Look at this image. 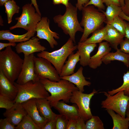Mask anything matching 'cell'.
<instances>
[{
  "instance_id": "obj_5",
  "label": "cell",
  "mask_w": 129,
  "mask_h": 129,
  "mask_svg": "<svg viewBox=\"0 0 129 129\" xmlns=\"http://www.w3.org/2000/svg\"><path fill=\"white\" fill-rule=\"evenodd\" d=\"M14 84L18 90L17 95L13 100L15 102L21 103L33 98H46L50 96L40 80L30 81L23 85L15 82Z\"/></svg>"
},
{
  "instance_id": "obj_2",
  "label": "cell",
  "mask_w": 129,
  "mask_h": 129,
  "mask_svg": "<svg viewBox=\"0 0 129 129\" xmlns=\"http://www.w3.org/2000/svg\"><path fill=\"white\" fill-rule=\"evenodd\" d=\"M81 11L82 16L80 23L84 27V31L79 42H83L90 34L101 28L106 18L103 13L95 8L93 5L83 6Z\"/></svg>"
},
{
  "instance_id": "obj_35",
  "label": "cell",
  "mask_w": 129,
  "mask_h": 129,
  "mask_svg": "<svg viewBox=\"0 0 129 129\" xmlns=\"http://www.w3.org/2000/svg\"><path fill=\"white\" fill-rule=\"evenodd\" d=\"M69 120L65 116L60 114H58L56 122V129H66Z\"/></svg>"
},
{
  "instance_id": "obj_37",
  "label": "cell",
  "mask_w": 129,
  "mask_h": 129,
  "mask_svg": "<svg viewBox=\"0 0 129 129\" xmlns=\"http://www.w3.org/2000/svg\"><path fill=\"white\" fill-rule=\"evenodd\" d=\"M0 129H16V126L12 124L5 118L0 119Z\"/></svg>"
},
{
  "instance_id": "obj_27",
  "label": "cell",
  "mask_w": 129,
  "mask_h": 129,
  "mask_svg": "<svg viewBox=\"0 0 129 129\" xmlns=\"http://www.w3.org/2000/svg\"><path fill=\"white\" fill-rule=\"evenodd\" d=\"M92 36L82 42L85 44L99 43L104 41L107 35L106 26L95 31Z\"/></svg>"
},
{
  "instance_id": "obj_53",
  "label": "cell",
  "mask_w": 129,
  "mask_h": 129,
  "mask_svg": "<svg viewBox=\"0 0 129 129\" xmlns=\"http://www.w3.org/2000/svg\"><path fill=\"white\" fill-rule=\"evenodd\" d=\"M126 115L127 116V117L129 120V110H126Z\"/></svg>"
},
{
  "instance_id": "obj_7",
  "label": "cell",
  "mask_w": 129,
  "mask_h": 129,
  "mask_svg": "<svg viewBox=\"0 0 129 129\" xmlns=\"http://www.w3.org/2000/svg\"><path fill=\"white\" fill-rule=\"evenodd\" d=\"M22 10L21 16L15 18L17 21V23L15 25L10 27V29L21 28L27 31L36 32V26L41 19V16L36 12L35 7L31 3L24 5Z\"/></svg>"
},
{
  "instance_id": "obj_13",
  "label": "cell",
  "mask_w": 129,
  "mask_h": 129,
  "mask_svg": "<svg viewBox=\"0 0 129 129\" xmlns=\"http://www.w3.org/2000/svg\"><path fill=\"white\" fill-rule=\"evenodd\" d=\"M39 39L35 37L18 44L15 47L16 52L19 54L22 53L24 56H27L35 52L45 51L46 48L40 44Z\"/></svg>"
},
{
  "instance_id": "obj_32",
  "label": "cell",
  "mask_w": 129,
  "mask_h": 129,
  "mask_svg": "<svg viewBox=\"0 0 129 129\" xmlns=\"http://www.w3.org/2000/svg\"><path fill=\"white\" fill-rule=\"evenodd\" d=\"M86 129H104L102 121L97 116H92L86 121Z\"/></svg>"
},
{
  "instance_id": "obj_51",
  "label": "cell",
  "mask_w": 129,
  "mask_h": 129,
  "mask_svg": "<svg viewBox=\"0 0 129 129\" xmlns=\"http://www.w3.org/2000/svg\"><path fill=\"white\" fill-rule=\"evenodd\" d=\"M10 0H0V5L2 6L4 5L5 3Z\"/></svg>"
},
{
  "instance_id": "obj_25",
  "label": "cell",
  "mask_w": 129,
  "mask_h": 129,
  "mask_svg": "<svg viewBox=\"0 0 129 129\" xmlns=\"http://www.w3.org/2000/svg\"><path fill=\"white\" fill-rule=\"evenodd\" d=\"M115 52H110L102 59V62L106 64L111 63V61L117 60L122 62L125 66L129 68V54L125 53L117 49Z\"/></svg>"
},
{
  "instance_id": "obj_1",
  "label": "cell",
  "mask_w": 129,
  "mask_h": 129,
  "mask_svg": "<svg viewBox=\"0 0 129 129\" xmlns=\"http://www.w3.org/2000/svg\"><path fill=\"white\" fill-rule=\"evenodd\" d=\"M40 81L50 93V96L46 98L51 102L62 100L65 103H69L73 92L79 90L74 84L63 79L57 82L51 81L46 79H41Z\"/></svg>"
},
{
  "instance_id": "obj_9",
  "label": "cell",
  "mask_w": 129,
  "mask_h": 129,
  "mask_svg": "<svg viewBox=\"0 0 129 129\" xmlns=\"http://www.w3.org/2000/svg\"><path fill=\"white\" fill-rule=\"evenodd\" d=\"M97 91L95 89L89 94L83 93L79 90L74 91L70 102L75 104L78 108L80 117L86 121L93 116L90 107L91 100Z\"/></svg>"
},
{
  "instance_id": "obj_20",
  "label": "cell",
  "mask_w": 129,
  "mask_h": 129,
  "mask_svg": "<svg viewBox=\"0 0 129 129\" xmlns=\"http://www.w3.org/2000/svg\"><path fill=\"white\" fill-rule=\"evenodd\" d=\"M107 35L104 40L108 42L110 46L116 50L118 46L124 40V36L110 24L106 23Z\"/></svg>"
},
{
  "instance_id": "obj_50",
  "label": "cell",
  "mask_w": 129,
  "mask_h": 129,
  "mask_svg": "<svg viewBox=\"0 0 129 129\" xmlns=\"http://www.w3.org/2000/svg\"><path fill=\"white\" fill-rule=\"evenodd\" d=\"M53 3L54 5L61 4V0H52Z\"/></svg>"
},
{
  "instance_id": "obj_16",
  "label": "cell",
  "mask_w": 129,
  "mask_h": 129,
  "mask_svg": "<svg viewBox=\"0 0 129 129\" xmlns=\"http://www.w3.org/2000/svg\"><path fill=\"white\" fill-rule=\"evenodd\" d=\"M27 114V113L21 103L15 102L11 108L6 110L3 113V115L8 119L12 124L16 126Z\"/></svg>"
},
{
  "instance_id": "obj_38",
  "label": "cell",
  "mask_w": 129,
  "mask_h": 129,
  "mask_svg": "<svg viewBox=\"0 0 129 129\" xmlns=\"http://www.w3.org/2000/svg\"><path fill=\"white\" fill-rule=\"evenodd\" d=\"M58 115L56 114L52 119L48 120L43 129H56V122Z\"/></svg>"
},
{
  "instance_id": "obj_46",
  "label": "cell",
  "mask_w": 129,
  "mask_h": 129,
  "mask_svg": "<svg viewBox=\"0 0 129 129\" xmlns=\"http://www.w3.org/2000/svg\"><path fill=\"white\" fill-rule=\"evenodd\" d=\"M125 27V34L124 37L129 39V22L124 21Z\"/></svg>"
},
{
  "instance_id": "obj_29",
  "label": "cell",
  "mask_w": 129,
  "mask_h": 129,
  "mask_svg": "<svg viewBox=\"0 0 129 129\" xmlns=\"http://www.w3.org/2000/svg\"><path fill=\"white\" fill-rule=\"evenodd\" d=\"M4 5L5 8V12L7 14L8 23L10 24L12 22L13 15L15 13H18L20 8L14 0H10L6 2Z\"/></svg>"
},
{
  "instance_id": "obj_40",
  "label": "cell",
  "mask_w": 129,
  "mask_h": 129,
  "mask_svg": "<svg viewBox=\"0 0 129 129\" xmlns=\"http://www.w3.org/2000/svg\"><path fill=\"white\" fill-rule=\"evenodd\" d=\"M77 121L76 129H86L85 122L79 116L76 119Z\"/></svg>"
},
{
  "instance_id": "obj_54",
  "label": "cell",
  "mask_w": 129,
  "mask_h": 129,
  "mask_svg": "<svg viewBox=\"0 0 129 129\" xmlns=\"http://www.w3.org/2000/svg\"><path fill=\"white\" fill-rule=\"evenodd\" d=\"M127 109L129 110V101L128 102V104Z\"/></svg>"
},
{
  "instance_id": "obj_11",
  "label": "cell",
  "mask_w": 129,
  "mask_h": 129,
  "mask_svg": "<svg viewBox=\"0 0 129 129\" xmlns=\"http://www.w3.org/2000/svg\"><path fill=\"white\" fill-rule=\"evenodd\" d=\"M50 21L46 17H42L41 20L37 24L36 32V36L40 39H44L48 43L50 47L53 48L58 43L54 38H59V35L56 32L52 31L49 27Z\"/></svg>"
},
{
  "instance_id": "obj_45",
  "label": "cell",
  "mask_w": 129,
  "mask_h": 129,
  "mask_svg": "<svg viewBox=\"0 0 129 129\" xmlns=\"http://www.w3.org/2000/svg\"><path fill=\"white\" fill-rule=\"evenodd\" d=\"M16 44L15 43H11L9 42L8 43H0V50L1 51L2 49L5 47H6L9 46H12L15 47Z\"/></svg>"
},
{
  "instance_id": "obj_52",
  "label": "cell",
  "mask_w": 129,
  "mask_h": 129,
  "mask_svg": "<svg viewBox=\"0 0 129 129\" xmlns=\"http://www.w3.org/2000/svg\"><path fill=\"white\" fill-rule=\"evenodd\" d=\"M120 5L121 7H123L124 5V0H119Z\"/></svg>"
},
{
  "instance_id": "obj_31",
  "label": "cell",
  "mask_w": 129,
  "mask_h": 129,
  "mask_svg": "<svg viewBox=\"0 0 129 129\" xmlns=\"http://www.w3.org/2000/svg\"><path fill=\"white\" fill-rule=\"evenodd\" d=\"M123 83L119 87L108 91V93L111 95H113L118 92L123 91L124 94L129 96V71L124 73L123 76Z\"/></svg>"
},
{
  "instance_id": "obj_39",
  "label": "cell",
  "mask_w": 129,
  "mask_h": 129,
  "mask_svg": "<svg viewBox=\"0 0 129 129\" xmlns=\"http://www.w3.org/2000/svg\"><path fill=\"white\" fill-rule=\"evenodd\" d=\"M120 50L123 52L129 54V39L125 38L120 44Z\"/></svg>"
},
{
  "instance_id": "obj_14",
  "label": "cell",
  "mask_w": 129,
  "mask_h": 129,
  "mask_svg": "<svg viewBox=\"0 0 129 129\" xmlns=\"http://www.w3.org/2000/svg\"><path fill=\"white\" fill-rule=\"evenodd\" d=\"M21 104L27 114L30 116L41 129H43L48 120L40 114L36 104V99H30L21 103Z\"/></svg>"
},
{
  "instance_id": "obj_4",
  "label": "cell",
  "mask_w": 129,
  "mask_h": 129,
  "mask_svg": "<svg viewBox=\"0 0 129 129\" xmlns=\"http://www.w3.org/2000/svg\"><path fill=\"white\" fill-rule=\"evenodd\" d=\"M77 8L69 2L66 7L64 14H59L53 18L54 22L66 35H68L70 38L75 43V35L78 31L83 32L84 29L81 26L77 17Z\"/></svg>"
},
{
  "instance_id": "obj_15",
  "label": "cell",
  "mask_w": 129,
  "mask_h": 129,
  "mask_svg": "<svg viewBox=\"0 0 129 129\" xmlns=\"http://www.w3.org/2000/svg\"><path fill=\"white\" fill-rule=\"evenodd\" d=\"M65 102L63 101L51 102V106L57 110L60 114L66 116L69 120L76 119L80 116L78 108L75 104L70 105Z\"/></svg>"
},
{
  "instance_id": "obj_26",
  "label": "cell",
  "mask_w": 129,
  "mask_h": 129,
  "mask_svg": "<svg viewBox=\"0 0 129 129\" xmlns=\"http://www.w3.org/2000/svg\"><path fill=\"white\" fill-rule=\"evenodd\" d=\"M111 117L113 122V129H128L129 127V120L126 117H122L118 114H116L111 109L106 110Z\"/></svg>"
},
{
  "instance_id": "obj_44",
  "label": "cell",
  "mask_w": 129,
  "mask_h": 129,
  "mask_svg": "<svg viewBox=\"0 0 129 129\" xmlns=\"http://www.w3.org/2000/svg\"><path fill=\"white\" fill-rule=\"evenodd\" d=\"M103 3L107 6L111 4H113L118 6H120L119 0H102Z\"/></svg>"
},
{
  "instance_id": "obj_42",
  "label": "cell",
  "mask_w": 129,
  "mask_h": 129,
  "mask_svg": "<svg viewBox=\"0 0 129 129\" xmlns=\"http://www.w3.org/2000/svg\"><path fill=\"white\" fill-rule=\"evenodd\" d=\"M76 119L69 120L66 129H76L77 121Z\"/></svg>"
},
{
  "instance_id": "obj_3",
  "label": "cell",
  "mask_w": 129,
  "mask_h": 129,
  "mask_svg": "<svg viewBox=\"0 0 129 129\" xmlns=\"http://www.w3.org/2000/svg\"><path fill=\"white\" fill-rule=\"evenodd\" d=\"M23 62V59L12 49L11 46L0 52V70L13 83L19 75Z\"/></svg>"
},
{
  "instance_id": "obj_41",
  "label": "cell",
  "mask_w": 129,
  "mask_h": 129,
  "mask_svg": "<svg viewBox=\"0 0 129 129\" xmlns=\"http://www.w3.org/2000/svg\"><path fill=\"white\" fill-rule=\"evenodd\" d=\"M124 5L122 7V11L126 16L129 17V0H124Z\"/></svg>"
},
{
  "instance_id": "obj_47",
  "label": "cell",
  "mask_w": 129,
  "mask_h": 129,
  "mask_svg": "<svg viewBox=\"0 0 129 129\" xmlns=\"http://www.w3.org/2000/svg\"><path fill=\"white\" fill-rule=\"evenodd\" d=\"M31 0V4L34 5V7L35 9L36 12L38 13L41 16V14L39 9L38 6L37 4L36 0Z\"/></svg>"
},
{
  "instance_id": "obj_23",
  "label": "cell",
  "mask_w": 129,
  "mask_h": 129,
  "mask_svg": "<svg viewBox=\"0 0 129 129\" xmlns=\"http://www.w3.org/2000/svg\"><path fill=\"white\" fill-rule=\"evenodd\" d=\"M80 60V54L78 50L75 53H73L70 54L62 68L59 75L60 77H63L74 74L76 64Z\"/></svg>"
},
{
  "instance_id": "obj_18",
  "label": "cell",
  "mask_w": 129,
  "mask_h": 129,
  "mask_svg": "<svg viewBox=\"0 0 129 129\" xmlns=\"http://www.w3.org/2000/svg\"><path fill=\"white\" fill-rule=\"evenodd\" d=\"M18 93V89L14 83L11 82L0 70V94L14 100Z\"/></svg>"
},
{
  "instance_id": "obj_49",
  "label": "cell",
  "mask_w": 129,
  "mask_h": 129,
  "mask_svg": "<svg viewBox=\"0 0 129 129\" xmlns=\"http://www.w3.org/2000/svg\"><path fill=\"white\" fill-rule=\"evenodd\" d=\"M69 0H61V4L67 6L69 3Z\"/></svg>"
},
{
  "instance_id": "obj_10",
  "label": "cell",
  "mask_w": 129,
  "mask_h": 129,
  "mask_svg": "<svg viewBox=\"0 0 129 129\" xmlns=\"http://www.w3.org/2000/svg\"><path fill=\"white\" fill-rule=\"evenodd\" d=\"M35 73L39 79H48L57 82L61 79L54 67L48 60L42 57H34Z\"/></svg>"
},
{
  "instance_id": "obj_36",
  "label": "cell",
  "mask_w": 129,
  "mask_h": 129,
  "mask_svg": "<svg viewBox=\"0 0 129 129\" xmlns=\"http://www.w3.org/2000/svg\"><path fill=\"white\" fill-rule=\"evenodd\" d=\"M92 5L97 7L99 10L103 11L105 8L102 0H89V2L84 6Z\"/></svg>"
},
{
  "instance_id": "obj_30",
  "label": "cell",
  "mask_w": 129,
  "mask_h": 129,
  "mask_svg": "<svg viewBox=\"0 0 129 129\" xmlns=\"http://www.w3.org/2000/svg\"><path fill=\"white\" fill-rule=\"evenodd\" d=\"M16 129H41L28 114L25 115Z\"/></svg>"
},
{
  "instance_id": "obj_22",
  "label": "cell",
  "mask_w": 129,
  "mask_h": 129,
  "mask_svg": "<svg viewBox=\"0 0 129 129\" xmlns=\"http://www.w3.org/2000/svg\"><path fill=\"white\" fill-rule=\"evenodd\" d=\"M35 32L27 31L22 35L13 34L10 30H2L0 31V40H7L9 42L15 43L21 42L28 40L34 36Z\"/></svg>"
},
{
  "instance_id": "obj_17",
  "label": "cell",
  "mask_w": 129,
  "mask_h": 129,
  "mask_svg": "<svg viewBox=\"0 0 129 129\" xmlns=\"http://www.w3.org/2000/svg\"><path fill=\"white\" fill-rule=\"evenodd\" d=\"M111 50L109 43L107 41L99 43L98 50L96 53L91 57L88 66L91 68L96 69L102 64V59Z\"/></svg>"
},
{
  "instance_id": "obj_43",
  "label": "cell",
  "mask_w": 129,
  "mask_h": 129,
  "mask_svg": "<svg viewBox=\"0 0 129 129\" xmlns=\"http://www.w3.org/2000/svg\"><path fill=\"white\" fill-rule=\"evenodd\" d=\"M89 0H77V3L76 4V7L78 9L81 11L83 7L87 4Z\"/></svg>"
},
{
  "instance_id": "obj_12",
  "label": "cell",
  "mask_w": 129,
  "mask_h": 129,
  "mask_svg": "<svg viewBox=\"0 0 129 129\" xmlns=\"http://www.w3.org/2000/svg\"><path fill=\"white\" fill-rule=\"evenodd\" d=\"M34 54L24 56L22 67L16 82L23 85L30 81L35 82L40 80L34 70Z\"/></svg>"
},
{
  "instance_id": "obj_28",
  "label": "cell",
  "mask_w": 129,
  "mask_h": 129,
  "mask_svg": "<svg viewBox=\"0 0 129 129\" xmlns=\"http://www.w3.org/2000/svg\"><path fill=\"white\" fill-rule=\"evenodd\" d=\"M107 6L105 11H103L102 12L105 16L106 23L110 22L116 16H119L122 11V7L113 4H111Z\"/></svg>"
},
{
  "instance_id": "obj_33",
  "label": "cell",
  "mask_w": 129,
  "mask_h": 129,
  "mask_svg": "<svg viewBox=\"0 0 129 129\" xmlns=\"http://www.w3.org/2000/svg\"><path fill=\"white\" fill-rule=\"evenodd\" d=\"M106 23L111 25L125 36V27L124 20L119 16H116L110 22Z\"/></svg>"
},
{
  "instance_id": "obj_48",
  "label": "cell",
  "mask_w": 129,
  "mask_h": 129,
  "mask_svg": "<svg viewBox=\"0 0 129 129\" xmlns=\"http://www.w3.org/2000/svg\"><path fill=\"white\" fill-rule=\"evenodd\" d=\"M119 16L123 20L129 22V17L125 15L122 11L120 12Z\"/></svg>"
},
{
  "instance_id": "obj_8",
  "label": "cell",
  "mask_w": 129,
  "mask_h": 129,
  "mask_svg": "<svg viewBox=\"0 0 129 129\" xmlns=\"http://www.w3.org/2000/svg\"><path fill=\"white\" fill-rule=\"evenodd\" d=\"M103 92L107 98L102 101L101 108L106 110H112L122 117L125 118L129 96L125 95L123 91H119L113 95L106 92Z\"/></svg>"
},
{
  "instance_id": "obj_24",
  "label": "cell",
  "mask_w": 129,
  "mask_h": 129,
  "mask_svg": "<svg viewBox=\"0 0 129 129\" xmlns=\"http://www.w3.org/2000/svg\"><path fill=\"white\" fill-rule=\"evenodd\" d=\"M37 107L40 115L48 120L56 114L51 108V102L46 98L36 99Z\"/></svg>"
},
{
  "instance_id": "obj_34",
  "label": "cell",
  "mask_w": 129,
  "mask_h": 129,
  "mask_svg": "<svg viewBox=\"0 0 129 129\" xmlns=\"http://www.w3.org/2000/svg\"><path fill=\"white\" fill-rule=\"evenodd\" d=\"M8 97L0 94V108L8 110L11 108L15 103Z\"/></svg>"
},
{
  "instance_id": "obj_19",
  "label": "cell",
  "mask_w": 129,
  "mask_h": 129,
  "mask_svg": "<svg viewBox=\"0 0 129 129\" xmlns=\"http://www.w3.org/2000/svg\"><path fill=\"white\" fill-rule=\"evenodd\" d=\"M83 67L81 66L75 73L69 76L60 77V78L67 80L75 85L79 91L83 92L84 91V86H89L91 83L86 80V78L83 75Z\"/></svg>"
},
{
  "instance_id": "obj_6",
  "label": "cell",
  "mask_w": 129,
  "mask_h": 129,
  "mask_svg": "<svg viewBox=\"0 0 129 129\" xmlns=\"http://www.w3.org/2000/svg\"><path fill=\"white\" fill-rule=\"evenodd\" d=\"M77 45H75L73 41L70 38L60 49L51 52L43 51L37 54V56L50 62L59 75L66 59L77 49Z\"/></svg>"
},
{
  "instance_id": "obj_21",
  "label": "cell",
  "mask_w": 129,
  "mask_h": 129,
  "mask_svg": "<svg viewBox=\"0 0 129 129\" xmlns=\"http://www.w3.org/2000/svg\"><path fill=\"white\" fill-rule=\"evenodd\" d=\"M77 45V49L80 54V64L83 67L88 65L91 57L90 54L97 47V44H85L79 42Z\"/></svg>"
}]
</instances>
